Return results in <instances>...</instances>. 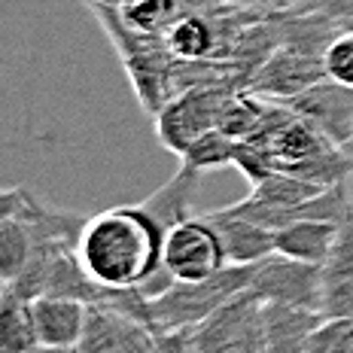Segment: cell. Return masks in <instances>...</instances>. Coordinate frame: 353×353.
I'll list each match as a JSON object with an SVG mask.
<instances>
[{
  "instance_id": "cell-9",
  "label": "cell",
  "mask_w": 353,
  "mask_h": 353,
  "mask_svg": "<svg viewBox=\"0 0 353 353\" xmlns=\"http://www.w3.org/2000/svg\"><path fill=\"white\" fill-rule=\"evenodd\" d=\"M283 104L292 107V113L314 122L338 146H344L353 137V85L347 83L323 77L311 88H305L301 94L283 101Z\"/></svg>"
},
{
  "instance_id": "cell-30",
  "label": "cell",
  "mask_w": 353,
  "mask_h": 353,
  "mask_svg": "<svg viewBox=\"0 0 353 353\" xmlns=\"http://www.w3.org/2000/svg\"><path fill=\"white\" fill-rule=\"evenodd\" d=\"M292 3H296V0H283V6H292Z\"/></svg>"
},
{
  "instance_id": "cell-28",
  "label": "cell",
  "mask_w": 353,
  "mask_h": 353,
  "mask_svg": "<svg viewBox=\"0 0 353 353\" xmlns=\"http://www.w3.org/2000/svg\"><path fill=\"white\" fill-rule=\"evenodd\" d=\"M341 150H344V152H347V159H350V165H353V137H350V141H347V143H344V146H341Z\"/></svg>"
},
{
  "instance_id": "cell-23",
  "label": "cell",
  "mask_w": 353,
  "mask_h": 353,
  "mask_svg": "<svg viewBox=\"0 0 353 353\" xmlns=\"http://www.w3.org/2000/svg\"><path fill=\"white\" fill-rule=\"evenodd\" d=\"M323 64H326V77L353 85V25H347L329 43V49L323 52Z\"/></svg>"
},
{
  "instance_id": "cell-7",
  "label": "cell",
  "mask_w": 353,
  "mask_h": 353,
  "mask_svg": "<svg viewBox=\"0 0 353 353\" xmlns=\"http://www.w3.org/2000/svg\"><path fill=\"white\" fill-rule=\"evenodd\" d=\"M79 353H146L156 350V332L141 320L128 317L107 301H92L85 307V329L79 338Z\"/></svg>"
},
{
  "instance_id": "cell-1",
  "label": "cell",
  "mask_w": 353,
  "mask_h": 353,
  "mask_svg": "<svg viewBox=\"0 0 353 353\" xmlns=\"http://www.w3.org/2000/svg\"><path fill=\"white\" fill-rule=\"evenodd\" d=\"M165 225L143 204H119L85 219L77 256L104 290L143 286L165 268Z\"/></svg>"
},
{
  "instance_id": "cell-12",
  "label": "cell",
  "mask_w": 353,
  "mask_h": 353,
  "mask_svg": "<svg viewBox=\"0 0 353 353\" xmlns=\"http://www.w3.org/2000/svg\"><path fill=\"white\" fill-rule=\"evenodd\" d=\"M204 216H208L210 225L216 229L229 262L256 265V262H262L265 256L274 253V232L265 229L259 223H253V219L241 216V213H234L232 208L208 210Z\"/></svg>"
},
{
  "instance_id": "cell-22",
  "label": "cell",
  "mask_w": 353,
  "mask_h": 353,
  "mask_svg": "<svg viewBox=\"0 0 353 353\" xmlns=\"http://www.w3.org/2000/svg\"><path fill=\"white\" fill-rule=\"evenodd\" d=\"M232 165L238 168V171L244 174L250 183H259L268 174L277 171V161H274V152H271V146L256 143V141H238Z\"/></svg>"
},
{
  "instance_id": "cell-21",
  "label": "cell",
  "mask_w": 353,
  "mask_h": 353,
  "mask_svg": "<svg viewBox=\"0 0 353 353\" xmlns=\"http://www.w3.org/2000/svg\"><path fill=\"white\" fill-rule=\"evenodd\" d=\"M305 353H353V317H326Z\"/></svg>"
},
{
  "instance_id": "cell-2",
  "label": "cell",
  "mask_w": 353,
  "mask_h": 353,
  "mask_svg": "<svg viewBox=\"0 0 353 353\" xmlns=\"http://www.w3.org/2000/svg\"><path fill=\"white\" fill-rule=\"evenodd\" d=\"M256 265H223L210 277L201 281H174L161 296L152 301V332H168L176 326H195L204 317H210L223 301L238 296L253 281Z\"/></svg>"
},
{
  "instance_id": "cell-20",
  "label": "cell",
  "mask_w": 353,
  "mask_h": 353,
  "mask_svg": "<svg viewBox=\"0 0 353 353\" xmlns=\"http://www.w3.org/2000/svg\"><path fill=\"white\" fill-rule=\"evenodd\" d=\"M234 146L238 141H232L229 134H223L219 128L204 131L198 141L189 143V150L180 156V165H189L195 171H216V168H225L234 161Z\"/></svg>"
},
{
  "instance_id": "cell-11",
  "label": "cell",
  "mask_w": 353,
  "mask_h": 353,
  "mask_svg": "<svg viewBox=\"0 0 353 353\" xmlns=\"http://www.w3.org/2000/svg\"><path fill=\"white\" fill-rule=\"evenodd\" d=\"M85 301L68 296L34 299V323L40 350H77L85 329Z\"/></svg>"
},
{
  "instance_id": "cell-16",
  "label": "cell",
  "mask_w": 353,
  "mask_h": 353,
  "mask_svg": "<svg viewBox=\"0 0 353 353\" xmlns=\"http://www.w3.org/2000/svg\"><path fill=\"white\" fill-rule=\"evenodd\" d=\"M198 180H201V171H195V168H189V165H180L171 180H168L165 186H159L150 198H143L141 204L168 232V229H174L176 223L192 216V195H195Z\"/></svg>"
},
{
  "instance_id": "cell-29",
  "label": "cell",
  "mask_w": 353,
  "mask_h": 353,
  "mask_svg": "<svg viewBox=\"0 0 353 353\" xmlns=\"http://www.w3.org/2000/svg\"><path fill=\"white\" fill-rule=\"evenodd\" d=\"M347 189H350V201H353V174H350V180H347Z\"/></svg>"
},
{
  "instance_id": "cell-15",
  "label": "cell",
  "mask_w": 353,
  "mask_h": 353,
  "mask_svg": "<svg viewBox=\"0 0 353 353\" xmlns=\"http://www.w3.org/2000/svg\"><path fill=\"white\" fill-rule=\"evenodd\" d=\"M28 350H40L34 301L16 292L12 286H0V353Z\"/></svg>"
},
{
  "instance_id": "cell-13",
  "label": "cell",
  "mask_w": 353,
  "mask_h": 353,
  "mask_svg": "<svg viewBox=\"0 0 353 353\" xmlns=\"http://www.w3.org/2000/svg\"><path fill=\"white\" fill-rule=\"evenodd\" d=\"M265 335L271 353H305L311 335L323 326V311L290 301H265Z\"/></svg>"
},
{
  "instance_id": "cell-19",
  "label": "cell",
  "mask_w": 353,
  "mask_h": 353,
  "mask_svg": "<svg viewBox=\"0 0 353 353\" xmlns=\"http://www.w3.org/2000/svg\"><path fill=\"white\" fill-rule=\"evenodd\" d=\"M265 104H268V101L253 94L250 88H238V92L225 101L216 128L223 131V134H229L232 141H244V137H250L256 131V125H259L262 113H265Z\"/></svg>"
},
{
  "instance_id": "cell-18",
  "label": "cell",
  "mask_w": 353,
  "mask_h": 353,
  "mask_svg": "<svg viewBox=\"0 0 353 353\" xmlns=\"http://www.w3.org/2000/svg\"><path fill=\"white\" fill-rule=\"evenodd\" d=\"M31 225L21 216H10L0 223V286H10L19 281V274L25 271L28 259H31Z\"/></svg>"
},
{
  "instance_id": "cell-3",
  "label": "cell",
  "mask_w": 353,
  "mask_h": 353,
  "mask_svg": "<svg viewBox=\"0 0 353 353\" xmlns=\"http://www.w3.org/2000/svg\"><path fill=\"white\" fill-rule=\"evenodd\" d=\"M238 92V85L225 83H198L176 92L156 113V137L174 156H183L189 143L198 141L204 131L216 128L225 101Z\"/></svg>"
},
{
  "instance_id": "cell-27",
  "label": "cell",
  "mask_w": 353,
  "mask_h": 353,
  "mask_svg": "<svg viewBox=\"0 0 353 353\" xmlns=\"http://www.w3.org/2000/svg\"><path fill=\"white\" fill-rule=\"evenodd\" d=\"M88 3H101V6H125V3H131V0H85V6Z\"/></svg>"
},
{
  "instance_id": "cell-25",
  "label": "cell",
  "mask_w": 353,
  "mask_h": 353,
  "mask_svg": "<svg viewBox=\"0 0 353 353\" xmlns=\"http://www.w3.org/2000/svg\"><path fill=\"white\" fill-rule=\"evenodd\" d=\"M28 186H0V223L10 216H19L28 208Z\"/></svg>"
},
{
  "instance_id": "cell-4",
  "label": "cell",
  "mask_w": 353,
  "mask_h": 353,
  "mask_svg": "<svg viewBox=\"0 0 353 353\" xmlns=\"http://www.w3.org/2000/svg\"><path fill=\"white\" fill-rule=\"evenodd\" d=\"M262 307L265 299L253 290H241L223 301L198 323V353H268Z\"/></svg>"
},
{
  "instance_id": "cell-10",
  "label": "cell",
  "mask_w": 353,
  "mask_h": 353,
  "mask_svg": "<svg viewBox=\"0 0 353 353\" xmlns=\"http://www.w3.org/2000/svg\"><path fill=\"white\" fill-rule=\"evenodd\" d=\"M323 317H353V219L341 225L329 259L320 265Z\"/></svg>"
},
{
  "instance_id": "cell-8",
  "label": "cell",
  "mask_w": 353,
  "mask_h": 353,
  "mask_svg": "<svg viewBox=\"0 0 353 353\" xmlns=\"http://www.w3.org/2000/svg\"><path fill=\"white\" fill-rule=\"evenodd\" d=\"M323 77H326V64H323L320 55L301 52V49H292V46H277L256 68L247 88L268 101H290Z\"/></svg>"
},
{
  "instance_id": "cell-6",
  "label": "cell",
  "mask_w": 353,
  "mask_h": 353,
  "mask_svg": "<svg viewBox=\"0 0 353 353\" xmlns=\"http://www.w3.org/2000/svg\"><path fill=\"white\" fill-rule=\"evenodd\" d=\"M247 290H253L265 301H290V305L320 311V265L271 253L256 262Z\"/></svg>"
},
{
  "instance_id": "cell-17",
  "label": "cell",
  "mask_w": 353,
  "mask_h": 353,
  "mask_svg": "<svg viewBox=\"0 0 353 353\" xmlns=\"http://www.w3.org/2000/svg\"><path fill=\"white\" fill-rule=\"evenodd\" d=\"M332 146H338L332 137H326L314 122H307L305 116L296 113L274 134V141H271V152H274L277 171H283V168L296 165V161H301V159H311V156H317V152H323V150H332Z\"/></svg>"
},
{
  "instance_id": "cell-5",
  "label": "cell",
  "mask_w": 353,
  "mask_h": 353,
  "mask_svg": "<svg viewBox=\"0 0 353 353\" xmlns=\"http://www.w3.org/2000/svg\"><path fill=\"white\" fill-rule=\"evenodd\" d=\"M225 259L223 241L204 213H192L165 234V268L176 281H201L219 271Z\"/></svg>"
},
{
  "instance_id": "cell-14",
  "label": "cell",
  "mask_w": 353,
  "mask_h": 353,
  "mask_svg": "<svg viewBox=\"0 0 353 353\" xmlns=\"http://www.w3.org/2000/svg\"><path fill=\"white\" fill-rule=\"evenodd\" d=\"M341 225L329 219H296L274 232V253H283L290 259L323 265L332 253Z\"/></svg>"
},
{
  "instance_id": "cell-26",
  "label": "cell",
  "mask_w": 353,
  "mask_h": 353,
  "mask_svg": "<svg viewBox=\"0 0 353 353\" xmlns=\"http://www.w3.org/2000/svg\"><path fill=\"white\" fill-rule=\"evenodd\" d=\"M223 3L244 6V10H262V12H277V10H286V6H283V0H223Z\"/></svg>"
},
{
  "instance_id": "cell-24",
  "label": "cell",
  "mask_w": 353,
  "mask_h": 353,
  "mask_svg": "<svg viewBox=\"0 0 353 353\" xmlns=\"http://www.w3.org/2000/svg\"><path fill=\"white\" fill-rule=\"evenodd\" d=\"M292 10L305 12H320V16H332L338 21L353 25V0H296Z\"/></svg>"
}]
</instances>
